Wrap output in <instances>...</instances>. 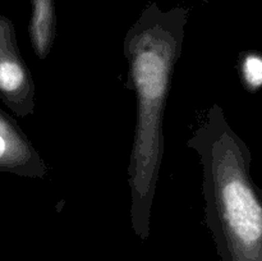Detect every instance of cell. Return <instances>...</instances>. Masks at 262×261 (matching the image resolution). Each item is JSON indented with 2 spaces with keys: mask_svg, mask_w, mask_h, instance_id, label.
Here are the masks:
<instances>
[{
  "mask_svg": "<svg viewBox=\"0 0 262 261\" xmlns=\"http://www.w3.org/2000/svg\"><path fill=\"white\" fill-rule=\"evenodd\" d=\"M239 73L242 83L248 91L256 92L262 89V54L246 51L239 56Z\"/></svg>",
  "mask_w": 262,
  "mask_h": 261,
  "instance_id": "6",
  "label": "cell"
},
{
  "mask_svg": "<svg viewBox=\"0 0 262 261\" xmlns=\"http://www.w3.org/2000/svg\"><path fill=\"white\" fill-rule=\"evenodd\" d=\"M187 146L200 156L205 222L222 261H262V191L251 176L252 155L224 110L207 109Z\"/></svg>",
  "mask_w": 262,
  "mask_h": 261,
  "instance_id": "2",
  "label": "cell"
},
{
  "mask_svg": "<svg viewBox=\"0 0 262 261\" xmlns=\"http://www.w3.org/2000/svg\"><path fill=\"white\" fill-rule=\"evenodd\" d=\"M30 37L36 55L45 59L55 40L56 17L54 0H31Z\"/></svg>",
  "mask_w": 262,
  "mask_h": 261,
  "instance_id": "5",
  "label": "cell"
},
{
  "mask_svg": "<svg viewBox=\"0 0 262 261\" xmlns=\"http://www.w3.org/2000/svg\"><path fill=\"white\" fill-rule=\"evenodd\" d=\"M188 12L148 5L130 26L123 42L128 87L136 97V125L128 166L130 223L147 240L156 186L164 158V113L174 68L183 50Z\"/></svg>",
  "mask_w": 262,
  "mask_h": 261,
  "instance_id": "1",
  "label": "cell"
},
{
  "mask_svg": "<svg viewBox=\"0 0 262 261\" xmlns=\"http://www.w3.org/2000/svg\"><path fill=\"white\" fill-rule=\"evenodd\" d=\"M0 94L22 115L33 112V82L18 54L13 26L0 17Z\"/></svg>",
  "mask_w": 262,
  "mask_h": 261,
  "instance_id": "3",
  "label": "cell"
},
{
  "mask_svg": "<svg viewBox=\"0 0 262 261\" xmlns=\"http://www.w3.org/2000/svg\"><path fill=\"white\" fill-rule=\"evenodd\" d=\"M0 166L15 173L43 177L48 173L45 163L30 141L10 119L0 113Z\"/></svg>",
  "mask_w": 262,
  "mask_h": 261,
  "instance_id": "4",
  "label": "cell"
}]
</instances>
